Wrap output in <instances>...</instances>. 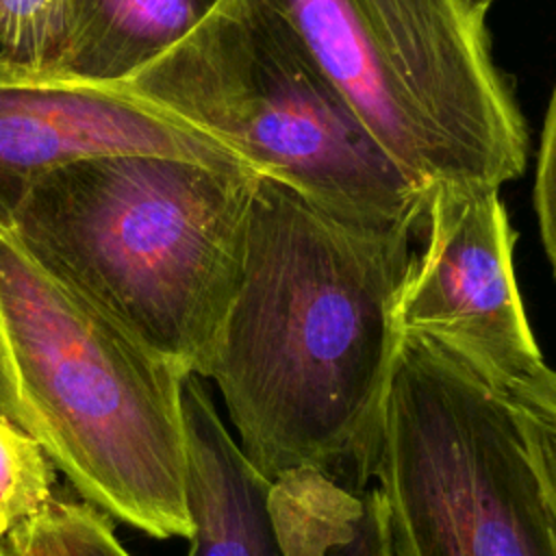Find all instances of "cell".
I'll use <instances>...</instances> for the list:
<instances>
[{
  "instance_id": "9c48e42d",
  "label": "cell",
  "mask_w": 556,
  "mask_h": 556,
  "mask_svg": "<svg viewBox=\"0 0 556 556\" xmlns=\"http://www.w3.org/2000/svg\"><path fill=\"white\" fill-rule=\"evenodd\" d=\"M126 152L241 163L126 83L0 59V228L11 230L24 198L48 172Z\"/></svg>"
},
{
  "instance_id": "5bb4252c",
  "label": "cell",
  "mask_w": 556,
  "mask_h": 556,
  "mask_svg": "<svg viewBox=\"0 0 556 556\" xmlns=\"http://www.w3.org/2000/svg\"><path fill=\"white\" fill-rule=\"evenodd\" d=\"M513 406L543 489L556 510V371L502 389Z\"/></svg>"
},
{
  "instance_id": "4fadbf2b",
  "label": "cell",
  "mask_w": 556,
  "mask_h": 556,
  "mask_svg": "<svg viewBox=\"0 0 556 556\" xmlns=\"http://www.w3.org/2000/svg\"><path fill=\"white\" fill-rule=\"evenodd\" d=\"M70 22L72 0H0V59L54 70Z\"/></svg>"
},
{
  "instance_id": "8fae6325",
  "label": "cell",
  "mask_w": 556,
  "mask_h": 556,
  "mask_svg": "<svg viewBox=\"0 0 556 556\" xmlns=\"http://www.w3.org/2000/svg\"><path fill=\"white\" fill-rule=\"evenodd\" d=\"M0 543L9 556H132L115 536V521L65 489Z\"/></svg>"
},
{
  "instance_id": "7c38bea8",
  "label": "cell",
  "mask_w": 556,
  "mask_h": 556,
  "mask_svg": "<svg viewBox=\"0 0 556 556\" xmlns=\"http://www.w3.org/2000/svg\"><path fill=\"white\" fill-rule=\"evenodd\" d=\"M56 473L43 447L0 415V541L50 504Z\"/></svg>"
},
{
  "instance_id": "6da1fadb",
  "label": "cell",
  "mask_w": 556,
  "mask_h": 556,
  "mask_svg": "<svg viewBox=\"0 0 556 556\" xmlns=\"http://www.w3.org/2000/svg\"><path fill=\"white\" fill-rule=\"evenodd\" d=\"M410 239L256 174L200 378L217 384L237 443L263 476L315 469L367 486L402 341Z\"/></svg>"
},
{
  "instance_id": "8992f818",
  "label": "cell",
  "mask_w": 556,
  "mask_h": 556,
  "mask_svg": "<svg viewBox=\"0 0 556 556\" xmlns=\"http://www.w3.org/2000/svg\"><path fill=\"white\" fill-rule=\"evenodd\" d=\"M371 478L391 556H556V510L506 393L430 337L402 332Z\"/></svg>"
},
{
  "instance_id": "52a82bcc",
  "label": "cell",
  "mask_w": 556,
  "mask_h": 556,
  "mask_svg": "<svg viewBox=\"0 0 556 556\" xmlns=\"http://www.w3.org/2000/svg\"><path fill=\"white\" fill-rule=\"evenodd\" d=\"M187 556H391L382 495L298 469L263 476L226 430L202 378L182 384Z\"/></svg>"
},
{
  "instance_id": "3957f363",
  "label": "cell",
  "mask_w": 556,
  "mask_h": 556,
  "mask_svg": "<svg viewBox=\"0 0 556 556\" xmlns=\"http://www.w3.org/2000/svg\"><path fill=\"white\" fill-rule=\"evenodd\" d=\"M254 180L241 163L146 152L80 159L35 182L9 232L150 350L202 376Z\"/></svg>"
},
{
  "instance_id": "277c9868",
  "label": "cell",
  "mask_w": 556,
  "mask_h": 556,
  "mask_svg": "<svg viewBox=\"0 0 556 556\" xmlns=\"http://www.w3.org/2000/svg\"><path fill=\"white\" fill-rule=\"evenodd\" d=\"M126 85L258 176L358 219L426 226L428 193L382 152L265 0H219Z\"/></svg>"
},
{
  "instance_id": "30bf717a",
  "label": "cell",
  "mask_w": 556,
  "mask_h": 556,
  "mask_svg": "<svg viewBox=\"0 0 556 556\" xmlns=\"http://www.w3.org/2000/svg\"><path fill=\"white\" fill-rule=\"evenodd\" d=\"M219 0H72L65 52L54 70L128 83L187 37Z\"/></svg>"
},
{
  "instance_id": "7a4b0ae2",
  "label": "cell",
  "mask_w": 556,
  "mask_h": 556,
  "mask_svg": "<svg viewBox=\"0 0 556 556\" xmlns=\"http://www.w3.org/2000/svg\"><path fill=\"white\" fill-rule=\"evenodd\" d=\"M187 376L0 228V415L78 497L152 539L193 530Z\"/></svg>"
},
{
  "instance_id": "2e32d148",
  "label": "cell",
  "mask_w": 556,
  "mask_h": 556,
  "mask_svg": "<svg viewBox=\"0 0 556 556\" xmlns=\"http://www.w3.org/2000/svg\"><path fill=\"white\" fill-rule=\"evenodd\" d=\"M463 7L467 9V13L480 22H484V13L489 11V7L495 2V0H460Z\"/></svg>"
},
{
  "instance_id": "ba28073f",
  "label": "cell",
  "mask_w": 556,
  "mask_h": 556,
  "mask_svg": "<svg viewBox=\"0 0 556 556\" xmlns=\"http://www.w3.org/2000/svg\"><path fill=\"white\" fill-rule=\"evenodd\" d=\"M493 185L428 193V243L404 282L402 332L430 337L500 389L539 380L543 363L519 298L508 215Z\"/></svg>"
},
{
  "instance_id": "5b68a950",
  "label": "cell",
  "mask_w": 556,
  "mask_h": 556,
  "mask_svg": "<svg viewBox=\"0 0 556 556\" xmlns=\"http://www.w3.org/2000/svg\"><path fill=\"white\" fill-rule=\"evenodd\" d=\"M426 193L521 176L526 126L460 0H265Z\"/></svg>"
},
{
  "instance_id": "9a60e30c",
  "label": "cell",
  "mask_w": 556,
  "mask_h": 556,
  "mask_svg": "<svg viewBox=\"0 0 556 556\" xmlns=\"http://www.w3.org/2000/svg\"><path fill=\"white\" fill-rule=\"evenodd\" d=\"M534 208L539 215L543 245L556 278V89L552 93L541 135L534 182Z\"/></svg>"
},
{
  "instance_id": "e0dca14e",
  "label": "cell",
  "mask_w": 556,
  "mask_h": 556,
  "mask_svg": "<svg viewBox=\"0 0 556 556\" xmlns=\"http://www.w3.org/2000/svg\"><path fill=\"white\" fill-rule=\"evenodd\" d=\"M0 556H9V554H7V549L2 547V543H0Z\"/></svg>"
}]
</instances>
